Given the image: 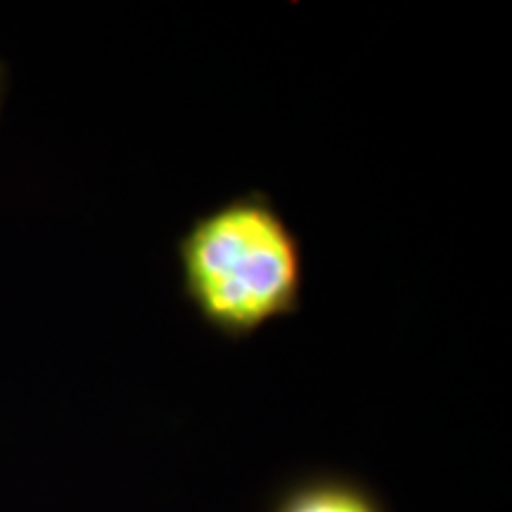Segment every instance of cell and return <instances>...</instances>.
<instances>
[{"instance_id":"6da1fadb","label":"cell","mask_w":512,"mask_h":512,"mask_svg":"<svg viewBox=\"0 0 512 512\" xmlns=\"http://www.w3.org/2000/svg\"><path fill=\"white\" fill-rule=\"evenodd\" d=\"M181 271L200 316L226 335H249L297 309L302 249L266 197H235L192 223Z\"/></svg>"},{"instance_id":"7a4b0ae2","label":"cell","mask_w":512,"mask_h":512,"mask_svg":"<svg viewBox=\"0 0 512 512\" xmlns=\"http://www.w3.org/2000/svg\"><path fill=\"white\" fill-rule=\"evenodd\" d=\"M280 512H377L361 491L342 484H318L297 491Z\"/></svg>"}]
</instances>
